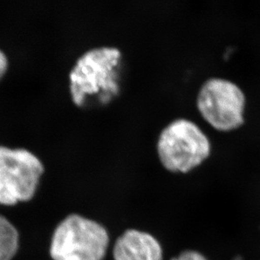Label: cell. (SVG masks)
<instances>
[{"label":"cell","mask_w":260,"mask_h":260,"mask_svg":"<svg viewBox=\"0 0 260 260\" xmlns=\"http://www.w3.org/2000/svg\"><path fill=\"white\" fill-rule=\"evenodd\" d=\"M121 59L120 49L109 46L90 48L78 56L69 73L70 96L75 105L83 107L95 95L106 104L119 93Z\"/></svg>","instance_id":"1"},{"label":"cell","mask_w":260,"mask_h":260,"mask_svg":"<svg viewBox=\"0 0 260 260\" xmlns=\"http://www.w3.org/2000/svg\"><path fill=\"white\" fill-rule=\"evenodd\" d=\"M162 167L172 173H187L200 167L211 155L212 143L196 122L177 118L162 128L156 144Z\"/></svg>","instance_id":"2"},{"label":"cell","mask_w":260,"mask_h":260,"mask_svg":"<svg viewBox=\"0 0 260 260\" xmlns=\"http://www.w3.org/2000/svg\"><path fill=\"white\" fill-rule=\"evenodd\" d=\"M195 105L203 120L217 132L231 133L245 124L246 94L227 78L210 77L203 81L197 92Z\"/></svg>","instance_id":"3"},{"label":"cell","mask_w":260,"mask_h":260,"mask_svg":"<svg viewBox=\"0 0 260 260\" xmlns=\"http://www.w3.org/2000/svg\"><path fill=\"white\" fill-rule=\"evenodd\" d=\"M109 244V234L102 225L71 214L54 230L49 253L53 260H104Z\"/></svg>","instance_id":"4"},{"label":"cell","mask_w":260,"mask_h":260,"mask_svg":"<svg viewBox=\"0 0 260 260\" xmlns=\"http://www.w3.org/2000/svg\"><path fill=\"white\" fill-rule=\"evenodd\" d=\"M44 172L40 159L26 149L0 146V205L31 200Z\"/></svg>","instance_id":"5"},{"label":"cell","mask_w":260,"mask_h":260,"mask_svg":"<svg viewBox=\"0 0 260 260\" xmlns=\"http://www.w3.org/2000/svg\"><path fill=\"white\" fill-rule=\"evenodd\" d=\"M114 260H164L160 242L151 234L129 229L118 238L113 247Z\"/></svg>","instance_id":"6"},{"label":"cell","mask_w":260,"mask_h":260,"mask_svg":"<svg viewBox=\"0 0 260 260\" xmlns=\"http://www.w3.org/2000/svg\"><path fill=\"white\" fill-rule=\"evenodd\" d=\"M19 246V234L8 219L0 215V260H12Z\"/></svg>","instance_id":"7"},{"label":"cell","mask_w":260,"mask_h":260,"mask_svg":"<svg viewBox=\"0 0 260 260\" xmlns=\"http://www.w3.org/2000/svg\"><path fill=\"white\" fill-rule=\"evenodd\" d=\"M171 260H208V259L205 254L199 251L188 249V250L183 251Z\"/></svg>","instance_id":"8"},{"label":"cell","mask_w":260,"mask_h":260,"mask_svg":"<svg viewBox=\"0 0 260 260\" xmlns=\"http://www.w3.org/2000/svg\"><path fill=\"white\" fill-rule=\"evenodd\" d=\"M8 60L4 52L0 49V79L6 73L8 69Z\"/></svg>","instance_id":"9"}]
</instances>
